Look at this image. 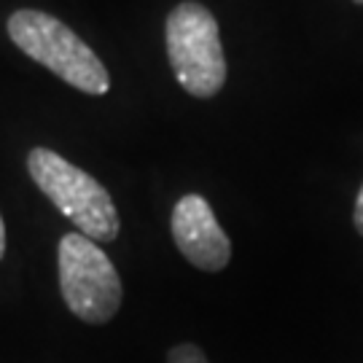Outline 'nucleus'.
<instances>
[{"label":"nucleus","mask_w":363,"mask_h":363,"mask_svg":"<svg viewBox=\"0 0 363 363\" xmlns=\"http://www.w3.org/2000/svg\"><path fill=\"white\" fill-rule=\"evenodd\" d=\"M355 3H358V6H363V0H355Z\"/></svg>","instance_id":"obj_9"},{"label":"nucleus","mask_w":363,"mask_h":363,"mask_svg":"<svg viewBox=\"0 0 363 363\" xmlns=\"http://www.w3.org/2000/svg\"><path fill=\"white\" fill-rule=\"evenodd\" d=\"M11 40L35 62L49 67L54 76L86 94H105L111 86L108 70L100 57L60 19L35 9H22L9 19Z\"/></svg>","instance_id":"obj_2"},{"label":"nucleus","mask_w":363,"mask_h":363,"mask_svg":"<svg viewBox=\"0 0 363 363\" xmlns=\"http://www.w3.org/2000/svg\"><path fill=\"white\" fill-rule=\"evenodd\" d=\"M27 169L43 194L60 208V213L78 226V232L94 242H113L118 237V213L111 194L89 172L70 164L49 148H33Z\"/></svg>","instance_id":"obj_1"},{"label":"nucleus","mask_w":363,"mask_h":363,"mask_svg":"<svg viewBox=\"0 0 363 363\" xmlns=\"http://www.w3.org/2000/svg\"><path fill=\"white\" fill-rule=\"evenodd\" d=\"M3 253H6V223L0 218V259H3Z\"/></svg>","instance_id":"obj_8"},{"label":"nucleus","mask_w":363,"mask_h":363,"mask_svg":"<svg viewBox=\"0 0 363 363\" xmlns=\"http://www.w3.org/2000/svg\"><path fill=\"white\" fill-rule=\"evenodd\" d=\"M352 220H355L358 234H363V186H361V191H358V199H355V213H352Z\"/></svg>","instance_id":"obj_7"},{"label":"nucleus","mask_w":363,"mask_h":363,"mask_svg":"<svg viewBox=\"0 0 363 363\" xmlns=\"http://www.w3.org/2000/svg\"><path fill=\"white\" fill-rule=\"evenodd\" d=\"M167 57L183 89L208 100L226 81V57L216 16L202 3H178L167 16Z\"/></svg>","instance_id":"obj_3"},{"label":"nucleus","mask_w":363,"mask_h":363,"mask_svg":"<svg viewBox=\"0 0 363 363\" xmlns=\"http://www.w3.org/2000/svg\"><path fill=\"white\" fill-rule=\"evenodd\" d=\"M167 363H210L208 355L199 350L191 342H183V345H175L172 350L167 352Z\"/></svg>","instance_id":"obj_6"},{"label":"nucleus","mask_w":363,"mask_h":363,"mask_svg":"<svg viewBox=\"0 0 363 363\" xmlns=\"http://www.w3.org/2000/svg\"><path fill=\"white\" fill-rule=\"evenodd\" d=\"M172 240L186 261L202 272H220L232 259V242L216 220L208 199L186 194L172 210Z\"/></svg>","instance_id":"obj_5"},{"label":"nucleus","mask_w":363,"mask_h":363,"mask_svg":"<svg viewBox=\"0 0 363 363\" xmlns=\"http://www.w3.org/2000/svg\"><path fill=\"white\" fill-rule=\"evenodd\" d=\"M60 288L67 310L91 325L113 320L124 296L113 261L81 232L60 240Z\"/></svg>","instance_id":"obj_4"}]
</instances>
